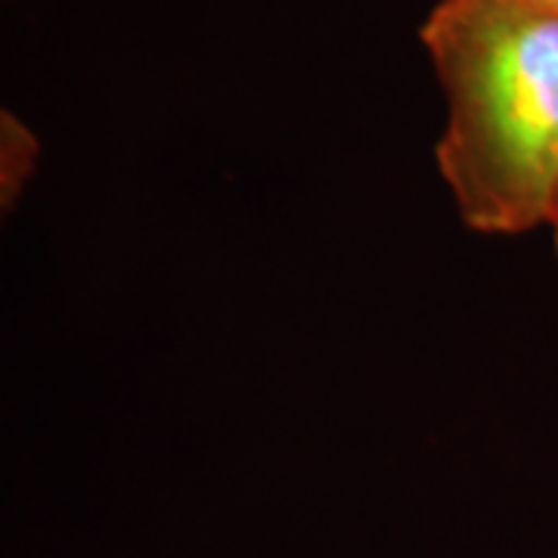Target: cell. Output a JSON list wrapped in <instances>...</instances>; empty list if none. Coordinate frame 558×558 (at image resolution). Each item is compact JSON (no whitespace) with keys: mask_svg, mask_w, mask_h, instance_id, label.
Instances as JSON below:
<instances>
[{"mask_svg":"<svg viewBox=\"0 0 558 558\" xmlns=\"http://www.w3.org/2000/svg\"><path fill=\"white\" fill-rule=\"evenodd\" d=\"M447 97L435 161L459 220L487 236L549 223L558 190V16L438 0L418 28Z\"/></svg>","mask_w":558,"mask_h":558,"instance_id":"obj_1","label":"cell"},{"mask_svg":"<svg viewBox=\"0 0 558 558\" xmlns=\"http://www.w3.org/2000/svg\"><path fill=\"white\" fill-rule=\"evenodd\" d=\"M40 159L38 134L13 112L0 116V202L3 211L16 208Z\"/></svg>","mask_w":558,"mask_h":558,"instance_id":"obj_2","label":"cell"},{"mask_svg":"<svg viewBox=\"0 0 558 558\" xmlns=\"http://www.w3.org/2000/svg\"><path fill=\"white\" fill-rule=\"evenodd\" d=\"M512 3H521V7H531V10H543V13L558 16V0H512Z\"/></svg>","mask_w":558,"mask_h":558,"instance_id":"obj_3","label":"cell"},{"mask_svg":"<svg viewBox=\"0 0 558 558\" xmlns=\"http://www.w3.org/2000/svg\"><path fill=\"white\" fill-rule=\"evenodd\" d=\"M549 227H553V236H556V252H558V190H556V199H553V211H549Z\"/></svg>","mask_w":558,"mask_h":558,"instance_id":"obj_4","label":"cell"}]
</instances>
